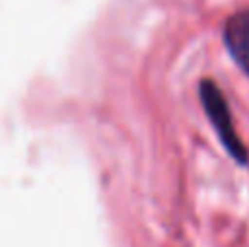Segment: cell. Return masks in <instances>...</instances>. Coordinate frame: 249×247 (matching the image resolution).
<instances>
[{
    "mask_svg": "<svg viewBox=\"0 0 249 247\" xmlns=\"http://www.w3.org/2000/svg\"><path fill=\"white\" fill-rule=\"evenodd\" d=\"M223 39L234 61L249 74V9L234 13L225 22Z\"/></svg>",
    "mask_w": 249,
    "mask_h": 247,
    "instance_id": "cell-2",
    "label": "cell"
},
{
    "mask_svg": "<svg viewBox=\"0 0 249 247\" xmlns=\"http://www.w3.org/2000/svg\"><path fill=\"white\" fill-rule=\"evenodd\" d=\"M201 99H203V107H206L208 116H210L214 129L219 131V136H221V140H223V144L228 147V151L232 153L236 160L245 162L247 153H245V149H243L238 136L234 134L228 103H225L223 94L219 92V88H216L212 81H203L201 83Z\"/></svg>",
    "mask_w": 249,
    "mask_h": 247,
    "instance_id": "cell-1",
    "label": "cell"
}]
</instances>
